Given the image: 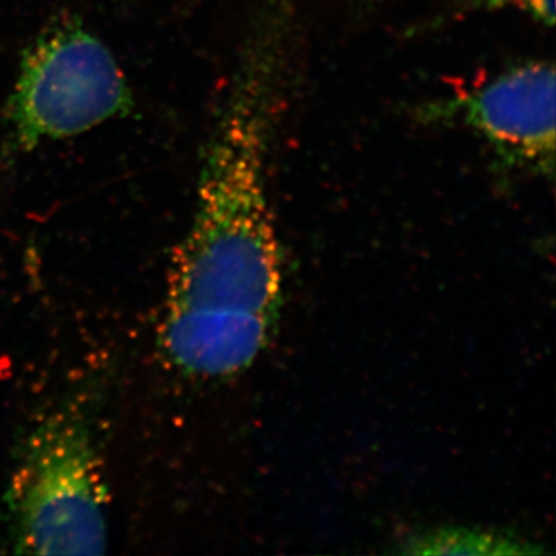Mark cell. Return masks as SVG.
<instances>
[{
	"mask_svg": "<svg viewBox=\"0 0 556 556\" xmlns=\"http://www.w3.org/2000/svg\"><path fill=\"white\" fill-rule=\"evenodd\" d=\"M285 24L262 17L201 163L197 206L172 255L159 332L179 375L222 380L268 348L283 257L266 182Z\"/></svg>",
	"mask_w": 556,
	"mask_h": 556,
	"instance_id": "6da1fadb",
	"label": "cell"
},
{
	"mask_svg": "<svg viewBox=\"0 0 556 556\" xmlns=\"http://www.w3.org/2000/svg\"><path fill=\"white\" fill-rule=\"evenodd\" d=\"M7 507L20 554L105 551L108 484L89 417L76 405L54 409L33 428L11 475Z\"/></svg>",
	"mask_w": 556,
	"mask_h": 556,
	"instance_id": "7a4b0ae2",
	"label": "cell"
},
{
	"mask_svg": "<svg viewBox=\"0 0 556 556\" xmlns=\"http://www.w3.org/2000/svg\"><path fill=\"white\" fill-rule=\"evenodd\" d=\"M134 91L109 47L75 14L50 22L22 53L3 108V160L134 113Z\"/></svg>",
	"mask_w": 556,
	"mask_h": 556,
	"instance_id": "3957f363",
	"label": "cell"
},
{
	"mask_svg": "<svg viewBox=\"0 0 556 556\" xmlns=\"http://www.w3.org/2000/svg\"><path fill=\"white\" fill-rule=\"evenodd\" d=\"M556 84L552 62L508 68L463 97L439 102L431 118L464 124L508 163L552 177L556 152Z\"/></svg>",
	"mask_w": 556,
	"mask_h": 556,
	"instance_id": "277c9868",
	"label": "cell"
},
{
	"mask_svg": "<svg viewBox=\"0 0 556 556\" xmlns=\"http://www.w3.org/2000/svg\"><path fill=\"white\" fill-rule=\"evenodd\" d=\"M407 555H530L541 554L543 548L530 546L527 541L493 530L442 527L417 533L402 544Z\"/></svg>",
	"mask_w": 556,
	"mask_h": 556,
	"instance_id": "5b68a950",
	"label": "cell"
},
{
	"mask_svg": "<svg viewBox=\"0 0 556 556\" xmlns=\"http://www.w3.org/2000/svg\"><path fill=\"white\" fill-rule=\"evenodd\" d=\"M482 9L517 10L540 24L552 27L555 24V0H471Z\"/></svg>",
	"mask_w": 556,
	"mask_h": 556,
	"instance_id": "8992f818",
	"label": "cell"
}]
</instances>
